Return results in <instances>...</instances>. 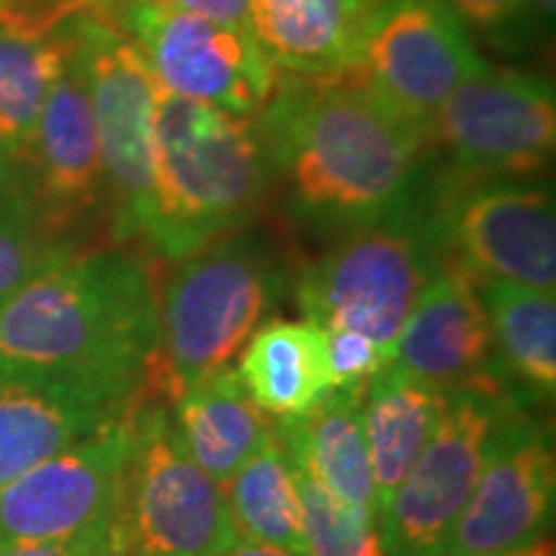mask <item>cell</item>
Listing matches in <instances>:
<instances>
[{
	"label": "cell",
	"mask_w": 556,
	"mask_h": 556,
	"mask_svg": "<svg viewBox=\"0 0 556 556\" xmlns=\"http://www.w3.org/2000/svg\"><path fill=\"white\" fill-rule=\"evenodd\" d=\"M78 54L99 135L109 235L116 245L144 242L152 225L160 88L109 13H80Z\"/></svg>",
	"instance_id": "obj_6"
},
{
	"label": "cell",
	"mask_w": 556,
	"mask_h": 556,
	"mask_svg": "<svg viewBox=\"0 0 556 556\" xmlns=\"http://www.w3.org/2000/svg\"><path fill=\"white\" fill-rule=\"evenodd\" d=\"M75 253L41 217L16 160L0 152V299Z\"/></svg>",
	"instance_id": "obj_26"
},
{
	"label": "cell",
	"mask_w": 556,
	"mask_h": 556,
	"mask_svg": "<svg viewBox=\"0 0 556 556\" xmlns=\"http://www.w3.org/2000/svg\"><path fill=\"white\" fill-rule=\"evenodd\" d=\"M428 139L446 152L458 184L533 178L556 144L552 80L486 62L441 103Z\"/></svg>",
	"instance_id": "obj_8"
},
{
	"label": "cell",
	"mask_w": 556,
	"mask_h": 556,
	"mask_svg": "<svg viewBox=\"0 0 556 556\" xmlns=\"http://www.w3.org/2000/svg\"><path fill=\"white\" fill-rule=\"evenodd\" d=\"M448 255L482 281L554 291L556 219L552 189L526 180H438Z\"/></svg>",
	"instance_id": "obj_12"
},
{
	"label": "cell",
	"mask_w": 556,
	"mask_h": 556,
	"mask_svg": "<svg viewBox=\"0 0 556 556\" xmlns=\"http://www.w3.org/2000/svg\"><path fill=\"white\" fill-rule=\"evenodd\" d=\"M0 556H122L119 513L83 528L67 539L31 541V544H3Z\"/></svg>",
	"instance_id": "obj_30"
},
{
	"label": "cell",
	"mask_w": 556,
	"mask_h": 556,
	"mask_svg": "<svg viewBox=\"0 0 556 556\" xmlns=\"http://www.w3.org/2000/svg\"><path fill=\"white\" fill-rule=\"evenodd\" d=\"M122 556H214L235 539L225 492L180 441L170 402L144 392L124 477Z\"/></svg>",
	"instance_id": "obj_7"
},
{
	"label": "cell",
	"mask_w": 556,
	"mask_h": 556,
	"mask_svg": "<svg viewBox=\"0 0 556 556\" xmlns=\"http://www.w3.org/2000/svg\"><path fill=\"white\" fill-rule=\"evenodd\" d=\"M214 556H296L291 552H283V548L276 546H263V544H250V541L235 539L227 548H222L219 554Z\"/></svg>",
	"instance_id": "obj_33"
},
{
	"label": "cell",
	"mask_w": 556,
	"mask_h": 556,
	"mask_svg": "<svg viewBox=\"0 0 556 556\" xmlns=\"http://www.w3.org/2000/svg\"><path fill=\"white\" fill-rule=\"evenodd\" d=\"M556 500L552 435L516 400L497 409L467 507L438 556H500L548 536Z\"/></svg>",
	"instance_id": "obj_11"
},
{
	"label": "cell",
	"mask_w": 556,
	"mask_h": 556,
	"mask_svg": "<svg viewBox=\"0 0 556 556\" xmlns=\"http://www.w3.org/2000/svg\"><path fill=\"white\" fill-rule=\"evenodd\" d=\"M78 52V16L0 0V152L16 155L41 103Z\"/></svg>",
	"instance_id": "obj_18"
},
{
	"label": "cell",
	"mask_w": 556,
	"mask_h": 556,
	"mask_svg": "<svg viewBox=\"0 0 556 556\" xmlns=\"http://www.w3.org/2000/svg\"><path fill=\"white\" fill-rule=\"evenodd\" d=\"M155 345V270L127 248L70 255L0 299V368L139 394Z\"/></svg>",
	"instance_id": "obj_2"
},
{
	"label": "cell",
	"mask_w": 556,
	"mask_h": 556,
	"mask_svg": "<svg viewBox=\"0 0 556 556\" xmlns=\"http://www.w3.org/2000/svg\"><path fill=\"white\" fill-rule=\"evenodd\" d=\"M448 397L451 394L407 377L392 364L368 381L364 428L381 516L435 433Z\"/></svg>",
	"instance_id": "obj_23"
},
{
	"label": "cell",
	"mask_w": 556,
	"mask_h": 556,
	"mask_svg": "<svg viewBox=\"0 0 556 556\" xmlns=\"http://www.w3.org/2000/svg\"><path fill=\"white\" fill-rule=\"evenodd\" d=\"M500 556H554V539H541L536 544L518 548V552H510V554H500Z\"/></svg>",
	"instance_id": "obj_34"
},
{
	"label": "cell",
	"mask_w": 556,
	"mask_h": 556,
	"mask_svg": "<svg viewBox=\"0 0 556 556\" xmlns=\"http://www.w3.org/2000/svg\"><path fill=\"white\" fill-rule=\"evenodd\" d=\"M479 283V281H477ZM492 343L505 379L554 400L556 392V296L518 283H479Z\"/></svg>",
	"instance_id": "obj_24"
},
{
	"label": "cell",
	"mask_w": 556,
	"mask_h": 556,
	"mask_svg": "<svg viewBox=\"0 0 556 556\" xmlns=\"http://www.w3.org/2000/svg\"><path fill=\"white\" fill-rule=\"evenodd\" d=\"M328 336V364L332 389L366 387L381 368L392 364L381 348L358 332H325Z\"/></svg>",
	"instance_id": "obj_29"
},
{
	"label": "cell",
	"mask_w": 556,
	"mask_h": 556,
	"mask_svg": "<svg viewBox=\"0 0 556 556\" xmlns=\"http://www.w3.org/2000/svg\"><path fill=\"white\" fill-rule=\"evenodd\" d=\"M34 3L62 11L67 16H80V13H111L127 0H34Z\"/></svg>",
	"instance_id": "obj_32"
},
{
	"label": "cell",
	"mask_w": 556,
	"mask_h": 556,
	"mask_svg": "<svg viewBox=\"0 0 556 556\" xmlns=\"http://www.w3.org/2000/svg\"><path fill=\"white\" fill-rule=\"evenodd\" d=\"M186 451L225 486L242 464L274 435L276 422L248 397L238 368H222L173 400Z\"/></svg>",
	"instance_id": "obj_22"
},
{
	"label": "cell",
	"mask_w": 556,
	"mask_h": 556,
	"mask_svg": "<svg viewBox=\"0 0 556 556\" xmlns=\"http://www.w3.org/2000/svg\"><path fill=\"white\" fill-rule=\"evenodd\" d=\"M302 503V526L307 556H384L379 526L356 516L289 454Z\"/></svg>",
	"instance_id": "obj_27"
},
{
	"label": "cell",
	"mask_w": 556,
	"mask_h": 556,
	"mask_svg": "<svg viewBox=\"0 0 556 556\" xmlns=\"http://www.w3.org/2000/svg\"><path fill=\"white\" fill-rule=\"evenodd\" d=\"M157 3L197 13V16H204L208 21H214V24L250 31L248 0H157Z\"/></svg>",
	"instance_id": "obj_31"
},
{
	"label": "cell",
	"mask_w": 556,
	"mask_h": 556,
	"mask_svg": "<svg viewBox=\"0 0 556 556\" xmlns=\"http://www.w3.org/2000/svg\"><path fill=\"white\" fill-rule=\"evenodd\" d=\"M238 377L268 417L307 415L332 392L328 336L309 319H266L240 351Z\"/></svg>",
	"instance_id": "obj_21"
},
{
	"label": "cell",
	"mask_w": 556,
	"mask_h": 556,
	"mask_svg": "<svg viewBox=\"0 0 556 556\" xmlns=\"http://www.w3.org/2000/svg\"><path fill=\"white\" fill-rule=\"evenodd\" d=\"M366 387L332 389L307 415L278 420L276 430L289 454L338 503L379 526L381 510L364 428Z\"/></svg>",
	"instance_id": "obj_19"
},
{
	"label": "cell",
	"mask_w": 556,
	"mask_h": 556,
	"mask_svg": "<svg viewBox=\"0 0 556 556\" xmlns=\"http://www.w3.org/2000/svg\"><path fill=\"white\" fill-rule=\"evenodd\" d=\"M137 405L0 490V546L67 539L119 513Z\"/></svg>",
	"instance_id": "obj_14"
},
{
	"label": "cell",
	"mask_w": 556,
	"mask_h": 556,
	"mask_svg": "<svg viewBox=\"0 0 556 556\" xmlns=\"http://www.w3.org/2000/svg\"><path fill=\"white\" fill-rule=\"evenodd\" d=\"M270 193L274 176L255 116L160 88L152 225L144 238L160 263H176L222 235L250 227Z\"/></svg>",
	"instance_id": "obj_4"
},
{
	"label": "cell",
	"mask_w": 556,
	"mask_h": 556,
	"mask_svg": "<svg viewBox=\"0 0 556 556\" xmlns=\"http://www.w3.org/2000/svg\"><path fill=\"white\" fill-rule=\"evenodd\" d=\"M235 536L250 544L276 546L307 556L302 503L289 451L278 430L222 486Z\"/></svg>",
	"instance_id": "obj_25"
},
{
	"label": "cell",
	"mask_w": 556,
	"mask_h": 556,
	"mask_svg": "<svg viewBox=\"0 0 556 556\" xmlns=\"http://www.w3.org/2000/svg\"><path fill=\"white\" fill-rule=\"evenodd\" d=\"M533 11H536V18L541 26H552L554 24V11H556V0H531Z\"/></svg>",
	"instance_id": "obj_35"
},
{
	"label": "cell",
	"mask_w": 556,
	"mask_h": 556,
	"mask_svg": "<svg viewBox=\"0 0 556 556\" xmlns=\"http://www.w3.org/2000/svg\"><path fill=\"white\" fill-rule=\"evenodd\" d=\"M505 400L477 392L451 394L435 433L381 516L384 556L441 554L475 492L492 426Z\"/></svg>",
	"instance_id": "obj_13"
},
{
	"label": "cell",
	"mask_w": 556,
	"mask_h": 556,
	"mask_svg": "<svg viewBox=\"0 0 556 556\" xmlns=\"http://www.w3.org/2000/svg\"><path fill=\"white\" fill-rule=\"evenodd\" d=\"M11 157L62 240L75 245L73 235L106 212L99 135L78 52L47 93L24 148Z\"/></svg>",
	"instance_id": "obj_15"
},
{
	"label": "cell",
	"mask_w": 556,
	"mask_h": 556,
	"mask_svg": "<svg viewBox=\"0 0 556 556\" xmlns=\"http://www.w3.org/2000/svg\"><path fill=\"white\" fill-rule=\"evenodd\" d=\"M392 366L446 394L510 397L477 278L451 255L409 312Z\"/></svg>",
	"instance_id": "obj_16"
},
{
	"label": "cell",
	"mask_w": 556,
	"mask_h": 556,
	"mask_svg": "<svg viewBox=\"0 0 556 556\" xmlns=\"http://www.w3.org/2000/svg\"><path fill=\"white\" fill-rule=\"evenodd\" d=\"M144 392L0 368V490L137 405Z\"/></svg>",
	"instance_id": "obj_17"
},
{
	"label": "cell",
	"mask_w": 556,
	"mask_h": 556,
	"mask_svg": "<svg viewBox=\"0 0 556 556\" xmlns=\"http://www.w3.org/2000/svg\"><path fill=\"white\" fill-rule=\"evenodd\" d=\"M366 0H248L250 34L270 65L299 78H330L356 58Z\"/></svg>",
	"instance_id": "obj_20"
},
{
	"label": "cell",
	"mask_w": 556,
	"mask_h": 556,
	"mask_svg": "<svg viewBox=\"0 0 556 556\" xmlns=\"http://www.w3.org/2000/svg\"><path fill=\"white\" fill-rule=\"evenodd\" d=\"M484 65L446 0H379L368 5L356 58L343 75L428 131L441 103Z\"/></svg>",
	"instance_id": "obj_9"
},
{
	"label": "cell",
	"mask_w": 556,
	"mask_h": 556,
	"mask_svg": "<svg viewBox=\"0 0 556 556\" xmlns=\"http://www.w3.org/2000/svg\"><path fill=\"white\" fill-rule=\"evenodd\" d=\"M157 287V345L144 392L170 402L232 366L291 283L278 242L242 227L170 263Z\"/></svg>",
	"instance_id": "obj_3"
},
{
	"label": "cell",
	"mask_w": 556,
	"mask_h": 556,
	"mask_svg": "<svg viewBox=\"0 0 556 556\" xmlns=\"http://www.w3.org/2000/svg\"><path fill=\"white\" fill-rule=\"evenodd\" d=\"M467 29L492 39H516L536 29L539 18L531 0H446Z\"/></svg>",
	"instance_id": "obj_28"
},
{
	"label": "cell",
	"mask_w": 556,
	"mask_h": 556,
	"mask_svg": "<svg viewBox=\"0 0 556 556\" xmlns=\"http://www.w3.org/2000/svg\"><path fill=\"white\" fill-rule=\"evenodd\" d=\"M255 124L274 191L291 222L315 235L371 225L426 180L428 131L343 73L276 80Z\"/></svg>",
	"instance_id": "obj_1"
},
{
	"label": "cell",
	"mask_w": 556,
	"mask_h": 556,
	"mask_svg": "<svg viewBox=\"0 0 556 556\" xmlns=\"http://www.w3.org/2000/svg\"><path fill=\"white\" fill-rule=\"evenodd\" d=\"M438 186L426 178L405 204L340 235L299 270L304 319L325 332H358L394 358L409 312L446 261Z\"/></svg>",
	"instance_id": "obj_5"
},
{
	"label": "cell",
	"mask_w": 556,
	"mask_h": 556,
	"mask_svg": "<svg viewBox=\"0 0 556 556\" xmlns=\"http://www.w3.org/2000/svg\"><path fill=\"white\" fill-rule=\"evenodd\" d=\"M109 16L165 93L240 116H258L274 96L276 67L245 29L157 0H127Z\"/></svg>",
	"instance_id": "obj_10"
}]
</instances>
